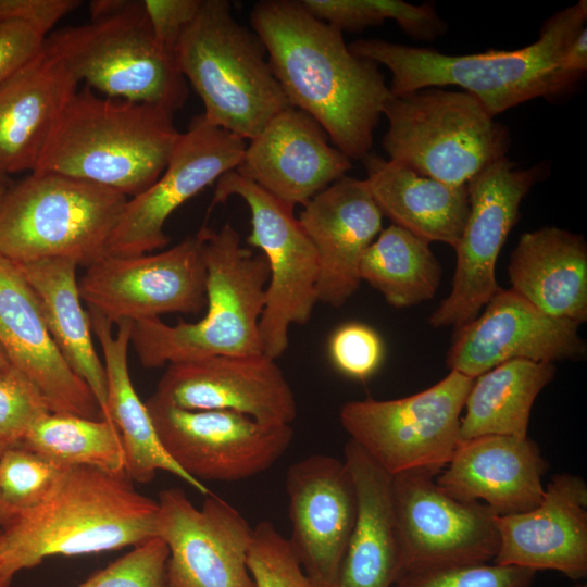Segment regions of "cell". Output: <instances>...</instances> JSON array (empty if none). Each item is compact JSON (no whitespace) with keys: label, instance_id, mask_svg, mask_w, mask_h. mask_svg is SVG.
<instances>
[{"label":"cell","instance_id":"f35d334b","mask_svg":"<svg viewBox=\"0 0 587 587\" xmlns=\"http://www.w3.org/2000/svg\"><path fill=\"white\" fill-rule=\"evenodd\" d=\"M52 413L37 385L14 365L0 373V444L18 447L27 432Z\"/></svg>","mask_w":587,"mask_h":587},{"label":"cell","instance_id":"3957f363","mask_svg":"<svg viewBox=\"0 0 587 587\" xmlns=\"http://www.w3.org/2000/svg\"><path fill=\"white\" fill-rule=\"evenodd\" d=\"M158 502L126 474L64 467L47 497L0 530V587L54 555L137 546L158 536Z\"/></svg>","mask_w":587,"mask_h":587},{"label":"cell","instance_id":"277c9868","mask_svg":"<svg viewBox=\"0 0 587 587\" xmlns=\"http://www.w3.org/2000/svg\"><path fill=\"white\" fill-rule=\"evenodd\" d=\"M173 114L85 86L66 104L33 172L87 180L134 198L168 162L182 134Z\"/></svg>","mask_w":587,"mask_h":587},{"label":"cell","instance_id":"f5cc1de1","mask_svg":"<svg viewBox=\"0 0 587 587\" xmlns=\"http://www.w3.org/2000/svg\"><path fill=\"white\" fill-rule=\"evenodd\" d=\"M164 587H167V586L164 584Z\"/></svg>","mask_w":587,"mask_h":587},{"label":"cell","instance_id":"ab89813d","mask_svg":"<svg viewBox=\"0 0 587 587\" xmlns=\"http://www.w3.org/2000/svg\"><path fill=\"white\" fill-rule=\"evenodd\" d=\"M168 548L152 537L76 587H164Z\"/></svg>","mask_w":587,"mask_h":587},{"label":"cell","instance_id":"f6af8a7d","mask_svg":"<svg viewBox=\"0 0 587 587\" xmlns=\"http://www.w3.org/2000/svg\"><path fill=\"white\" fill-rule=\"evenodd\" d=\"M561 71L573 75L579 79L587 70V28L580 29L573 41L567 46L560 59Z\"/></svg>","mask_w":587,"mask_h":587},{"label":"cell","instance_id":"e0dca14e","mask_svg":"<svg viewBox=\"0 0 587 587\" xmlns=\"http://www.w3.org/2000/svg\"><path fill=\"white\" fill-rule=\"evenodd\" d=\"M157 502L167 587H255L247 566L253 527L237 509L212 492L197 508L178 487L162 490Z\"/></svg>","mask_w":587,"mask_h":587},{"label":"cell","instance_id":"74e56055","mask_svg":"<svg viewBox=\"0 0 587 587\" xmlns=\"http://www.w3.org/2000/svg\"><path fill=\"white\" fill-rule=\"evenodd\" d=\"M536 572L495 562L404 572L394 587H532Z\"/></svg>","mask_w":587,"mask_h":587},{"label":"cell","instance_id":"7402d4cb","mask_svg":"<svg viewBox=\"0 0 587 587\" xmlns=\"http://www.w3.org/2000/svg\"><path fill=\"white\" fill-rule=\"evenodd\" d=\"M383 216L366 180L347 175L303 207L298 220L317 255V302L339 308L357 292L361 260Z\"/></svg>","mask_w":587,"mask_h":587},{"label":"cell","instance_id":"9a60e30c","mask_svg":"<svg viewBox=\"0 0 587 587\" xmlns=\"http://www.w3.org/2000/svg\"><path fill=\"white\" fill-rule=\"evenodd\" d=\"M436 476L426 470L391 476L403 573L494 561L499 549L496 514L482 502L451 496Z\"/></svg>","mask_w":587,"mask_h":587},{"label":"cell","instance_id":"bcb514c9","mask_svg":"<svg viewBox=\"0 0 587 587\" xmlns=\"http://www.w3.org/2000/svg\"><path fill=\"white\" fill-rule=\"evenodd\" d=\"M16 516L17 513L5 503L0 494V530L9 526Z\"/></svg>","mask_w":587,"mask_h":587},{"label":"cell","instance_id":"44dd1931","mask_svg":"<svg viewBox=\"0 0 587 587\" xmlns=\"http://www.w3.org/2000/svg\"><path fill=\"white\" fill-rule=\"evenodd\" d=\"M305 112L287 107L247 145L235 170L295 209L346 176L351 160Z\"/></svg>","mask_w":587,"mask_h":587},{"label":"cell","instance_id":"7dc6e473","mask_svg":"<svg viewBox=\"0 0 587 587\" xmlns=\"http://www.w3.org/2000/svg\"><path fill=\"white\" fill-rule=\"evenodd\" d=\"M13 364L2 345L0 344V373L8 370Z\"/></svg>","mask_w":587,"mask_h":587},{"label":"cell","instance_id":"d6986e66","mask_svg":"<svg viewBox=\"0 0 587 587\" xmlns=\"http://www.w3.org/2000/svg\"><path fill=\"white\" fill-rule=\"evenodd\" d=\"M152 397L191 411H230L266 425H291L294 390L282 369L264 354L214 355L167 364Z\"/></svg>","mask_w":587,"mask_h":587},{"label":"cell","instance_id":"52a82bcc","mask_svg":"<svg viewBox=\"0 0 587 587\" xmlns=\"http://www.w3.org/2000/svg\"><path fill=\"white\" fill-rule=\"evenodd\" d=\"M90 15L47 37L78 83L105 97L179 110L187 82L176 54L157 41L142 1H92Z\"/></svg>","mask_w":587,"mask_h":587},{"label":"cell","instance_id":"f907efd6","mask_svg":"<svg viewBox=\"0 0 587 587\" xmlns=\"http://www.w3.org/2000/svg\"><path fill=\"white\" fill-rule=\"evenodd\" d=\"M571 587H587V584L582 583V582H577V583L573 584Z\"/></svg>","mask_w":587,"mask_h":587},{"label":"cell","instance_id":"30bf717a","mask_svg":"<svg viewBox=\"0 0 587 587\" xmlns=\"http://www.w3.org/2000/svg\"><path fill=\"white\" fill-rule=\"evenodd\" d=\"M474 378L457 371L417 394L390 400L348 401L339 420L350 439L394 476L439 473L460 444L461 413Z\"/></svg>","mask_w":587,"mask_h":587},{"label":"cell","instance_id":"9c48e42d","mask_svg":"<svg viewBox=\"0 0 587 587\" xmlns=\"http://www.w3.org/2000/svg\"><path fill=\"white\" fill-rule=\"evenodd\" d=\"M383 115L388 160L452 186H465L505 158L512 142L508 127L463 90L428 87L391 95Z\"/></svg>","mask_w":587,"mask_h":587},{"label":"cell","instance_id":"cb8c5ba5","mask_svg":"<svg viewBox=\"0 0 587 587\" xmlns=\"http://www.w3.org/2000/svg\"><path fill=\"white\" fill-rule=\"evenodd\" d=\"M499 549L494 561L537 572L558 571L573 580L587 575V485L562 473L545 487L537 507L496 515Z\"/></svg>","mask_w":587,"mask_h":587},{"label":"cell","instance_id":"7a4b0ae2","mask_svg":"<svg viewBox=\"0 0 587 587\" xmlns=\"http://www.w3.org/2000/svg\"><path fill=\"white\" fill-rule=\"evenodd\" d=\"M586 20L587 2L580 0L549 17L534 43L509 51L453 55L383 39L355 40L349 49L389 70L392 96L454 85L474 96L495 117L539 97L564 95L580 80L561 71L559 63Z\"/></svg>","mask_w":587,"mask_h":587},{"label":"cell","instance_id":"816d5d0a","mask_svg":"<svg viewBox=\"0 0 587 587\" xmlns=\"http://www.w3.org/2000/svg\"><path fill=\"white\" fill-rule=\"evenodd\" d=\"M4 449H5V448L0 444V455H1V453L3 452Z\"/></svg>","mask_w":587,"mask_h":587},{"label":"cell","instance_id":"5bb4252c","mask_svg":"<svg viewBox=\"0 0 587 587\" xmlns=\"http://www.w3.org/2000/svg\"><path fill=\"white\" fill-rule=\"evenodd\" d=\"M82 300L112 324L167 313L197 314L207 304V270L198 235L136 257L104 255L78 282Z\"/></svg>","mask_w":587,"mask_h":587},{"label":"cell","instance_id":"d6a6232c","mask_svg":"<svg viewBox=\"0 0 587 587\" xmlns=\"http://www.w3.org/2000/svg\"><path fill=\"white\" fill-rule=\"evenodd\" d=\"M441 275L429 242L394 224L382 229L360 263L361 282H366L397 309L430 300Z\"/></svg>","mask_w":587,"mask_h":587},{"label":"cell","instance_id":"ffe728a7","mask_svg":"<svg viewBox=\"0 0 587 587\" xmlns=\"http://www.w3.org/2000/svg\"><path fill=\"white\" fill-rule=\"evenodd\" d=\"M288 541L315 587H335L357 517V494L344 460L312 454L286 473Z\"/></svg>","mask_w":587,"mask_h":587},{"label":"cell","instance_id":"8992f818","mask_svg":"<svg viewBox=\"0 0 587 587\" xmlns=\"http://www.w3.org/2000/svg\"><path fill=\"white\" fill-rule=\"evenodd\" d=\"M265 55L259 36L235 18L227 0H202L176 49L204 118L246 140L290 107Z\"/></svg>","mask_w":587,"mask_h":587},{"label":"cell","instance_id":"8fae6325","mask_svg":"<svg viewBox=\"0 0 587 587\" xmlns=\"http://www.w3.org/2000/svg\"><path fill=\"white\" fill-rule=\"evenodd\" d=\"M233 196L249 208L247 242L262 251L268 267L259 333L263 354L276 360L288 348L290 326L308 323L317 302V255L294 208L235 170L215 183L211 208Z\"/></svg>","mask_w":587,"mask_h":587},{"label":"cell","instance_id":"4dcf8cb0","mask_svg":"<svg viewBox=\"0 0 587 587\" xmlns=\"http://www.w3.org/2000/svg\"><path fill=\"white\" fill-rule=\"evenodd\" d=\"M17 265L37 296L54 345L88 385L107 420V375L93 346L87 311L82 305L76 277L78 264L67 258H48Z\"/></svg>","mask_w":587,"mask_h":587},{"label":"cell","instance_id":"f546056e","mask_svg":"<svg viewBox=\"0 0 587 587\" xmlns=\"http://www.w3.org/2000/svg\"><path fill=\"white\" fill-rule=\"evenodd\" d=\"M366 184L383 215L427 241L457 246L470 210L466 186L422 176L369 153L362 160Z\"/></svg>","mask_w":587,"mask_h":587},{"label":"cell","instance_id":"ba28073f","mask_svg":"<svg viewBox=\"0 0 587 587\" xmlns=\"http://www.w3.org/2000/svg\"><path fill=\"white\" fill-rule=\"evenodd\" d=\"M127 200L87 180L30 172L0 200V255L16 264L67 258L87 268L105 255Z\"/></svg>","mask_w":587,"mask_h":587},{"label":"cell","instance_id":"603a6c76","mask_svg":"<svg viewBox=\"0 0 587 587\" xmlns=\"http://www.w3.org/2000/svg\"><path fill=\"white\" fill-rule=\"evenodd\" d=\"M0 344L11 363L37 385L52 413L104 419L88 385L54 345L37 296L21 268L1 255Z\"/></svg>","mask_w":587,"mask_h":587},{"label":"cell","instance_id":"b9f144b4","mask_svg":"<svg viewBox=\"0 0 587 587\" xmlns=\"http://www.w3.org/2000/svg\"><path fill=\"white\" fill-rule=\"evenodd\" d=\"M202 0H142L157 41L176 54L187 27L199 12Z\"/></svg>","mask_w":587,"mask_h":587},{"label":"cell","instance_id":"484cf974","mask_svg":"<svg viewBox=\"0 0 587 587\" xmlns=\"http://www.w3.org/2000/svg\"><path fill=\"white\" fill-rule=\"evenodd\" d=\"M78 80L48 42L0 84V171H35Z\"/></svg>","mask_w":587,"mask_h":587},{"label":"cell","instance_id":"7bdbcfd3","mask_svg":"<svg viewBox=\"0 0 587 587\" xmlns=\"http://www.w3.org/2000/svg\"><path fill=\"white\" fill-rule=\"evenodd\" d=\"M47 37L29 24L0 21V84L28 62Z\"/></svg>","mask_w":587,"mask_h":587},{"label":"cell","instance_id":"ac0fdd59","mask_svg":"<svg viewBox=\"0 0 587 587\" xmlns=\"http://www.w3.org/2000/svg\"><path fill=\"white\" fill-rule=\"evenodd\" d=\"M480 315L454 329L446 363L471 378L510 360L536 362L586 355L579 324L544 313L514 290L500 289Z\"/></svg>","mask_w":587,"mask_h":587},{"label":"cell","instance_id":"1f68e13d","mask_svg":"<svg viewBox=\"0 0 587 587\" xmlns=\"http://www.w3.org/2000/svg\"><path fill=\"white\" fill-rule=\"evenodd\" d=\"M554 375V363L515 359L474 378L461 416V441L487 435L527 437L533 404Z\"/></svg>","mask_w":587,"mask_h":587},{"label":"cell","instance_id":"ee69618b","mask_svg":"<svg viewBox=\"0 0 587 587\" xmlns=\"http://www.w3.org/2000/svg\"><path fill=\"white\" fill-rule=\"evenodd\" d=\"M82 2L77 0H0V21L23 22L48 36Z\"/></svg>","mask_w":587,"mask_h":587},{"label":"cell","instance_id":"6da1fadb","mask_svg":"<svg viewBox=\"0 0 587 587\" xmlns=\"http://www.w3.org/2000/svg\"><path fill=\"white\" fill-rule=\"evenodd\" d=\"M289 104L313 117L339 151L362 161L391 96L375 62L297 0L259 1L250 13Z\"/></svg>","mask_w":587,"mask_h":587},{"label":"cell","instance_id":"836d02e7","mask_svg":"<svg viewBox=\"0 0 587 587\" xmlns=\"http://www.w3.org/2000/svg\"><path fill=\"white\" fill-rule=\"evenodd\" d=\"M18 447L60 467L89 466L107 473H125L120 432L109 420L50 413L39 420Z\"/></svg>","mask_w":587,"mask_h":587},{"label":"cell","instance_id":"681fc988","mask_svg":"<svg viewBox=\"0 0 587 587\" xmlns=\"http://www.w3.org/2000/svg\"><path fill=\"white\" fill-rule=\"evenodd\" d=\"M9 182V176L0 171V183Z\"/></svg>","mask_w":587,"mask_h":587},{"label":"cell","instance_id":"f1b7e54d","mask_svg":"<svg viewBox=\"0 0 587 587\" xmlns=\"http://www.w3.org/2000/svg\"><path fill=\"white\" fill-rule=\"evenodd\" d=\"M511 289L546 314L587 321V242L555 226L524 233L508 267Z\"/></svg>","mask_w":587,"mask_h":587},{"label":"cell","instance_id":"5b68a950","mask_svg":"<svg viewBox=\"0 0 587 587\" xmlns=\"http://www.w3.org/2000/svg\"><path fill=\"white\" fill-rule=\"evenodd\" d=\"M207 270L204 316L168 325L159 317L133 322L130 344L140 364H165L214 355L263 354L259 323L265 303L268 267L264 257L241 246L229 224L197 233Z\"/></svg>","mask_w":587,"mask_h":587},{"label":"cell","instance_id":"8d00e7d4","mask_svg":"<svg viewBox=\"0 0 587 587\" xmlns=\"http://www.w3.org/2000/svg\"><path fill=\"white\" fill-rule=\"evenodd\" d=\"M247 566L255 587H315L302 570L288 538L268 521L253 527Z\"/></svg>","mask_w":587,"mask_h":587},{"label":"cell","instance_id":"e575fe53","mask_svg":"<svg viewBox=\"0 0 587 587\" xmlns=\"http://www.w3.org/2000/svg\"><path fill=\"white\" fill-rule=\"evenodd\" d=\"M315 17L341 32H362L394 20L417 40H435L444 35L446 23L432 3L411 4L402 0H300Z\"/></svg>","mask_w":587,"mask_h":587},{"label":"cell","instance_id":"60d3db41","mask_svg":"<svg viewBox=\"0 0 587 587\" xmlns=\"http://www.w3.org/2000/svg\"><path fill=\"white\" fill-rule=\"evenodd\" d=\"M327 351L337 371L350 378L365 380L380 366L385 346L373 327L350 322L338 326L332 333Z\"/></svg>","mask_w":587,"mask_h":587},{"label":"cell","instance_id":"d4e9b609","mask_svg":"<svg viewBox=\"0 0 587 587\" xmlns=\"http://www.w3.org/2000/svg\"><path fill=\"white\" fill-rule=\"evenodd\" d=\"M548 464L528 437L487 435L460 441L436 483L451 496L487 505L496 515L539 504Z\"/></svg>","mask_w":587,"mask_h":587},{"label":"cell","instance_id":"7c38bea8","mask_svg":"<svg viewBox=\"0 0 587 587\" xmlns=\"http://www.w3.org/2000/svg\"><path fill=\"white\" fill-rule=\"evenodd\" d=\"M549 173L547 161L520 168L505 157L465 185L469 215L454 247L451 290L429 316L433 327L457 329L467 324L501 289L496 279L499 253L519 220L523 199Z\"/></svg>","mask_w":587,"mask_h":587},{"label":"cell","instance_id":"2e32d148","mask_svg":"<svg viewBox=\"0 0 587 587\" xmlns=\"http://www.w3.org/2000/svg\"><path fill=\"white\" fill-rule=\"evenodd\" d=\"M247 140L195 116L182 133L160 177L129 198L108 240L105 255L136 257L164 248L171 214L225 173L236 170Z\"/></svg>","mask_w":587,"mask_h":587},{"label":"cell","instance_id":"4316f807","mask_svg":"<svg viewBox=\"0 0 587 587\" xmlns=\"http://www.w3.org/2000/svg\"><path fill=\"white\" fill-rule=\"evenodd\" d=\"M357 494V517L335 587H394L403 573L391 475L359 445L344 448Z\"/></svg>","mask_w":587,"mask_h":587},{"label":"cell","instance_id":"83f0119b","mask_svg":"<svg viewBox=\"0 0 587 587\" xmlns=\"http://www.w3.org/2000/svg\"><path fill=\"white\" fill-rule=\"evenodd\" d=\"M87 314L90 328L102 349L108 385L107 420L120 432L126 475L130 480L149 483L158 471H165L201 495L211 494L203 483L187 475L165 452L147 405L133 386L127 361L133 322H118L117 332L113 335V324L102 313L88 308Z\"/></svg>","mask_w":587,"mask_h":587},{"label":"cell","instance_id":"c3c4849f","mask_svg":"<svg viewBox=\"0 0 587 587\" xmlns=\"http://www.w3.org/2000/svg\"><path fill=\"white\" fill-rule=\"evenodd\" d=\"M9 184H10L9 182L0 183V200L2 196L4 195Z\"/></svg>","mask_w":587,"mask_h":587},{"label":"cell","instance_id":"d590c367","mask_svg":"<svg viewBox=\"0 0 587 587\" xmlns=\"http://www.w3.org/2000/svg\"><path fill=\"white\" fill-rule=\"evenodd\" d=\"M63 469L23 447L5 448L0 455V494L18 515L47 497Z\"/></svg>","mask_w":587,"mask_h":587},{"label":"cell","instance_id":"4fadbf2b","mask_svg":"<svg viewBox=\"0 0 587 587\" xmlns=\"http://www.w3.org/2000/svg\"><path fill=\"white\" fill-rule=\"evenodd\" d=\"M168 457L190 477L237 482L271 469L287 451L291 425H266L230 411H191L145 402Z\"/></svg>","mask_w":587,"mask_h":587}]
</instances>
